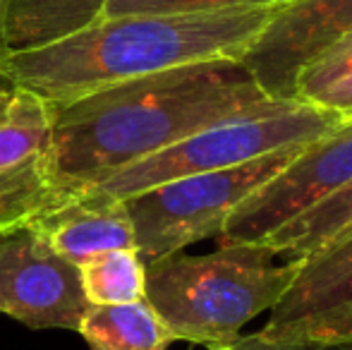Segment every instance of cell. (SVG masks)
<instances>
[{
  "label": "cell",
  "mask_w": 352,
  "mask_h": 350,
  "mask_svg": "<svg viewBox=\"0 0 352 350\" xmlns=\"http://www.w3.org/2000/svg\"><path fill=\"white\" fill-rule=\"evenodd\" d=\"M352 303V233L300 262L295 281L271 309L261 331L274 333L290 324L333 312Z\"/></svg>",
  "instance_id": "8fae6325"
},
{
  "label": "cell",
  "mask_w": 352,
  "mask_h": 350,
  "mask_svg": "<svg viewBox=\"0 0 352 350\" xmlns=\"http://www.w3.org/2000/svg\"><path fill=\"white\" fill-rule=\"evenodd\" d=\"M89 305H125L146 295V264L137 250H113L79 264Z\"/></svg>",
  "instance_id": "9a60e30c"
},
{
  "label": "cell",
  "mask_w": 352,
  "mask_h": 350,
  "mask_svg": "<svg viewBox=\"0 0 352 350\" xmlns=\"http://www.w3.org/2000/svg\"><path fill=\"white\" fill-rule=\"evenodd\" d=\"M269 336H300L324 350H352V303L333 312L290 324Z\"/></svg>",
  "instance_id": "e0dca14e"
},
{
  "label": "cell",
  "mask_w": 352,
  "mask_h": 350,
  "mask_svg": "<svg viewBox=\"0 0 352 350\" xmlns=\"http://www.w3.org/2000/svg\"><path fill=\"white\" fill-rule=\"evenodd\" d=\"M340 122H345V118L333 113L297 101H278L261 111L204 127L168 149L118 171L94 190L116 199H127L175 177L232 168L274 151L307 144L338 127Z\"/></svg>",
  "instance_id": "277c9868"
},
{
  "label": "cell",
  "mask_w": 352,
  "mask_h": 350,
  "mask_svg": "<svg viewBox=\"0 0 352 350\" xmlns=\"http://www.w3.org/2000/svg\"><path fill=\"white\" fill-rule=\"evenodd\" d=\"M230 350H324L300 336H269L259 329L254 333H240L230 343Z\"/></svg>",
  "instance_id": "ffe728a7"
},
{
  "label": "cell",
  "mask_w": 352,
  "mask_h": 350,
  "mask_svg": "<svg viewBox=\"0 0 352 350\" xmlns=\"http://www.w3.org/2000/svg\"><path fill=\"white\" fill-rule=\"evenodd\" d=\"M352 180V120L302 144L274 177L235 206L221 245L261 243L276 228L292 221Z\"/></svg>",
  "instance_id": "8992f818"
},
{
  "label": "cell",
  "mask_w": 352,
  "mask_h": 350,
  "mask_svg": "<svg viewBox=\"0 0 352 350\" xmlns=\"http://www.w3.org/2000/svg\"><path fill=\"white\" fill-rule=\"evenodd\" d=\"M292 98L297 103L352 120V65L321 80L297 82Z\"/></svg>",
  "instance_id": "ac0fdd59"
},
{
  "label": "cell",
  "mask_w": 352,
  "mask_h": 350,
  "mask_svg": "<svg viewBox=\"0 0 352 350\" xmlns=\"http://www.w3.org/2000/svg\"><path fill=\"white\" fill-rule=\"evenodd\" d=\"M280 5L192 14H120L3 65L22 89L63 106L103 87L213 61H242Z\"/></svg>",
  "instance_id": "7a4b0ae2"
},
{
  "label": "cell",
  "mask_w": 352,
  "mask_h": 350,
  "mask_svg": "<svg viewBox=\"0 0 352 350\" xmlns=\"http://www.w3.org/2000/svg\"><path fill=\"white\" fill-rule=\"evenodd\" d=\"M278 103L240 61H213L103 87L53 106L51 204L216 122Z\"/></svg>",
  "instance_id": "6da1fadb"
},
{
  "label": "cell",
  "mask_w": 352,
  "mask_h": 350,
  "mask_svg": "<svg viewBox=\"0 0 352 350\" xmlns=\"http://www.w3.org/2000/svg\"><path fill=\"white\" fill-rule=\"evenodd\" d=\"M53 106L19 87L0 120V233L51 206Z\"/></svg>",
  "instance_id": "ba28073f"
},
{
  "label": "cell",
  "mask_w": 352,
  "mask_h": 350,
  "mask_svg": "<svg viewBox=\"0 0 352 350\" xmlns=\"http://www.w3.org/2000/svg\"><path fill=\"white\" fill-rule=\"evenodd\" d=\"M24 226L74 266L113 250H137L125 201L96 190L56 201Z\"/></svg>",
  "instance_id": "30bf717a"
},
{
  "label": "cell",
  "mask_w": 352,
  "mask_h": 350,
  "mask_svg": "<svg viewBox=\"0 0 352 350\" xmlns=\"http://www.w3.org/2000/svg\"><path fill=\"white\" fill-rule=\"evenodd\" d=\"M209 350H230V346H221V348H209Z\"/></svg>",
  "instance_id": "603a6c76"
},
{
  "label": "cell",
  "mask_w": 352,
  "mask_h": 350,
  "mask_svg": "<svg viewBox=\"0 0 352 350\" xmlns=\"http://www.w3.org/2000/svg\"><path fill=\"white\" fill-rule=\"evenodd\" d=\"M89 307L79 266L53 252L27 226L0 233V314L29 329L77 331Z\"/></svg>",
  "instance_id": "52a82bcc"
},
{
  "label": "cell",
  "mask_w": 352,
  "mask_h": 350,
  "mask_svg": "<svg viewBox=\"0 0 352 350\" xmlns=\"http://www.w3.org/2000/svg\"><path fill=\"white\" fill-rule=\"evenodd\" d=\"M348 233H352V180L283 223L259 245L269 248L276 257L305 262Z\"/></svg>",
  "instance_id": "5bb4252c"
},
{
  "label": "cell",
  "mask_w": 352,
  "mask_h": 350,
  "mask_svg": "<svg viewBox=\"0 0 352 350\" xmlns=\"http://www.w3.org/2000/svg\"><path fill=\"white\" fill-rule=\"evenodd\" d=\"M77 333L91 350H168L175 341L146 298L125 305H91Z\"/></svg>",
  "instance_id": "4fadbf2b"
},
{
  "label": "cell",
  "mask_w": 352,
  "mask_h": 350,
  "mask_svg": "<svg viewBox=\"0 0 352 350\" xmlns=\"http://www.w3.org/2000/svg\"><path fill=\"white\" fill-rule=\"evenodd\" d=\"M300 146L274 151L232 168L175 177L122 199L144 264L182 252L201 240L218 238L235 206L278 173Z\"/></svg>",
  "instance_id": "5b68a950"
},
{
  "label": "cell",
  "mask_w": 352,
  "mask_h": 350,
  "mask_svg": "<svg viewBox=\"0 0 352 350\" xmlns=\"http://www.w3.org/2000/svg\"><path fill=\"white\" fill-rule=\"evenodd\" d=\"M352 65V29L345 32L340 39H336L331 46H326L321 53H316L309 63L300 67V72L295 75V85L297 82H311V80H321V77H329L333 72H340L345 67ZM292 85V89H295Z\"/></svg>",
  "instance_id": "d6986e66"
},
{
  "label": "cell",
  "mask_w": 352,
  "mask_h": 350,
  "mask_svg": "<svg viewBox=\"0 0 352 350\" xmlns=\"http://www.w3.org/2000/svg\"><path fill=\"white\" fill-rule=\"evenodd\" d=\"M108 0H5L3 46L10 53L38 51L101 19Z\"/></svg>",
  "instance_id": "7c38bea8"
},
{
  "label": "cell",
  "mask_w": 352,
  "mask_h": 350,
  "mask_svg": "<svg viewBox=\"0 0 352 350\" xmlns=\"http://www.w3.org/2000/svg\"><path fill=\"white\" fill-rule=\"evenodd\" d=\"M3 5H5V0H0V61L5 58V46H3Z\"/></svg>",
  "instance_id": "7402d4cb"
},
{
  "label": "cell",
  "mask_w": 352,
  "mask_h": 350,
  "mask_svg": "<svg viewBox=\"0 0 352 350\" xmlns=\"http://www.w3.org/2000/svg\"><path fill=\"white\" fill-rule=\"evenodd\" d=\"M300 262L278 264L259 243L218 245L209 254L175 252L146 264V295L175 341L230 346L261 312H271Z\"/></svg>",
  "instance_id": "3957f363"
},
{
  "label": "cell",
  "mask_w": 352,
  "mask_h": 350,
  "mask_svg": "<svg viewBox=\"0 0 352 350\" xmlns=\"http://www.w3.org/2000/svg\"><path fill=\"white\" fill-rule=\"evenodd\" d=\"M350 29L352 0H287L240 63L271 98L295 101L300 67Z\"/></svg>",
  "instance_id": "9c48e42d"
},
{
  "label": "cell",
  "mask_w": 352,
  "mask_h": 350,
  "mask_svg": "<svg viewBox=\"0 0 352 350\" xmlns=\"http://www.w3.org/2000/svg\"><path fill=\"white\" fill-rule=\"evenodd\" d=\"M17 91H19V85L8 72V67L3 65V61H0V120H3L5 113L10 111V106H12Z\"/></svg>",
  "instance_id": "44dd1931"
},
{
  "label": "cell",
  "mask_w": 352,
  "mask_h": 350,
  "mask_svg": "<svg viewBox=\"0 0 352 350\" xmlns=\"http://www.w3.org/2000/svg\"><path fill=\"white\" fill-rule=\"evenodd\" d=\"M287 0H108L101 17L120 14H192V12H221V10H250L271 8Z\"/></svg>",
  "instance_id": "2e32d148"
}]
</instances>
